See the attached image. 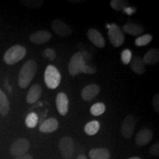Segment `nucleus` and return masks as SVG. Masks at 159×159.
Returning a JSON list of instances; mask_svg holds the SVG:
<instances>
[{
	"label": "nucleus",
	"instance_id": "nucleus-1",
	"mask_svg": "<svg viewBox=\"0 0 159 159\" xmlns=\"http://www.w3.org/2000/svg\"><path fill=\"white\" fill-rule=\"evenodd\" d=\"M37 71V64L33 60H29L22 66L19 73L18 83L21 89H25L30 85Z\"/></svg>",
	"mask_w": 159,
	"mask_h": 159
},
{
	"label": "nucleus",
	"instance_id": "nucleus-2",
	"mask_svg": "<svg viewBox=\"0 0 159 159\" xmlns=\"http://www.w3.org/2000/svg\"><path fill=\"white\" fill-rule=\"evenodd\" d=\"M27 50L21 45H14L5 52L3 59L7 65H13L25 57Z\"/></svg>",
	"mask_w": 159,
	"mask_h": 159
},
{
	"label": "nucleus",
	"instance_id": "nucleus-3",
	"mask_svg": "<svg viewBox=\"0 0 159 159\" xmlns=\"http://www.w3.org/2000/svg\"><path fill=\"white\" fill-rule=\"evenodd\" d=\"M61 81V75L55 66L49 65L44 72V82L50 89H55L58 87Z\"/></svg>",
	"mask_w": 159,
	"mask_h": 159
},
{
	"label": "nucleus",
	"instance_id": "nucleus-4",
	"mask_svg": "<svg viewBox=\"0 0 159 159\" xmlns=\"http://www.w3.org/2000/svg\"><path fill=\"white\" fill-rule=\"evenodd\" d=\"M86 62V60L84 57L82 52H78L71 57L70 62L69 63V72L71 76H76V75L82 73L83 67Z\"/></svg>",
	"mask_w": 159,
	"mask_h": 159
},
{
	"label": "nucleus",
	"instance_id": "nucleus-5",
	"mask_svg": "<svg viewBox=\"0 0 159 159\" xmlns=\"http://www.w3.org/2000/svg\"><path fill=\"white\" fill-rule=\"evenodd\" d=\"M61 155L64 159H71L74 154V142L69 136L62 137L58 142Z\"/></svg>",
	"mask_w": 159,
	"mask_h": 159
},
{
	"label": "nucleus",
	"instance_id": "nucleus-6",
	"mask_svg": "<svg viewBox=\"0 0 159 159\" xmlns=\"http://www.w3.org/2000/svg\"><path fill=\"white\" fill-rule=\"evenodd\" d=\"M108 37L111 44L114 47H119L125 41V35L122 30L116 24H112L108 30Z\"/></svg>",
	"mask_w": 159,
	"mask_h": 159
},
{
	"label": "nucleus",
	"instance_id": "nucleus-7",
	"mask_svg": "<svg viewBox=\"0 0 159 159\" xmlns=\"http://www.w3.org/2000/svg\"><path fill=\"white\" fill-rule=\"evenodd\" d=\"M30 144L27 139L21 138L16 140L11 144L10 148V152L13 156L19 157L27 154V151L30 150Z\"/></svg>",
	"mask_w": 159,
	"mask_h": 159
},
{
	"label": "nucleus",
	"instance_id": "nucleus-8",
	"mask_svg": "<svg viewBox=\"0 0 159 159\" xmlns=\"http://www.w3.org/2000/svg\"><path fill=\"white\" fill-rule=\"evenodd\" d=\"M136 120L134 116L128 115L123 120L122 127H121V133L125 139H130L134 134L135 127H136Z\"/></svg>",
	"mask_w": 159,
	"mask_h": 159
},
{
	"label": "nucleus",
	"instance_id": "nucleus-9",
	"mask_svg": "<svg viewBox=\"0 0 159 159\" xmlns=\"http://www.w3.org/2000/svg\"><path fill=\"white\" fill-rule=\"evenodd\" d=\"M52 29L60 36H68L72 33L70 26L60 19H55L52 23Z\"/></svg>",
	"mask_w": 159,
	"mask_h": 159
},
{
	"label": "nucleus",
	"instance_id": "nucleus-10",
	"mask_svg": "<svg viewBox=\"0 0 159 159\" xmlns=\"http://www.w3.org/2000/svg\"><path fill=\"white\" fill-rule=\"evenodd\" d=\"M55 102L59 114L66 116L69 111V98L67 95L63 92L59 93L56 97Z\"/></svg>",
	"mask_w": 159,
	"mask_h": 159
},
{
	"label": "nucleus",
	"instance_id": "nucleus-11",
	"mask_svg": "<svg viewBox=\"0 0 159 159\" xmlns=\"http://www.w3.org/2000/svg\"><path fill=\"white\" fill-rule=\"evenodd\" d=\"M100 92V88L98 85L89 84L85 86L81 91V97L85 101H91L94 97H96Z\"/></svg>",
	"mask_w": 159,
	"mask_h": 159
},
{
	"label": "nucleus",
	"instance_id": "nucleus-12",
	"mask_svg": "<svg viewBox=\"0 0 159 159\" xmlns=\"http://www.w3.org/2000/svg\"><path fill=\"white\" fill-rule=\"evenodd\" d=\"M87 36L89 41L99 48H103L105 46L104 38L97 30L94 28L89 29L87 32Z\"/></svg>",
	"mask_w": 159,
	"mask_h": 159
},
{
	"label": "nucleus",
	"instance_id": "nucleus-13",
	"mask_svg": "<svg viewBox=\"0 0 159 159\" xmlns=\"http://www.w3.org/2000/svg\"><path fill=\"white\" fill-rule=\"evenodd\" d=\"M51 33L47 30H39L33 33L30 36V41L35 44H42L50 40Z\"/></svg>",
	"mask_w": 159,
	"mask_h": 159
},
{
	"label": "nucleus",
	"instance_id": "nucleus-14",
	"mask_svg": "<svg viewBox=\"0 0 159 159\" xmlns=\"http://www.w3.org/2000/svg\"><path fill=\"white\" fill-rule=\"evenodd\" d=\"M152 131L148 128L142 129L136 136V144L139 147L148 144L152 139Z\"/></svg>",
	"mask_w": 159,
	"mask_h": 159
},
{
	"label": "nucleus",
	"instance_id": "nucleus-15",
	"mask_svg": "<svg viewBox=\"0 0 159 159\" xmlns=\"http://www.w3.org/2000/svg\"><path fill=\"white\" fill-rule=\"evenodd\" d=\"M42 94V89L39 84H34L29 89L27 95V102L29 104L36 102Z\"/></svg>",
	"mask_w": 159,
	"mask_h": 159
},
{
	"label": "nucleus",
	"instance_id": "nucleus-16",
	"mask_svg": "<svg viewBox=\"0 0 159 159\" xmlns=\"http://www.w3.org/2000/svg\"><path fill=\"white\" fill-rule=\"evenodd\" d=\"M58 128V122L55 118H49L41 123L39 127V130L41 133L49 134L55 131Z\"/></svg>",
	"mask_w": 159,
	"mask_h": 159
},
{
	"label": "nucleus",
	"instance_id": "nucleus-17",
	"mask_svg": "<svg viewBox=\"0 0 159 159\" xmlns=\"http://www.w3.org/2000/svg\"><path fill=\"white\" fill-rule=\"evenodd\" d=\"M122 30L125 33H128L129 35H134V36H138V35L142 34L145 29L143 26L138 25V24L129 22L125 24L123 26Z\"/></svg>",
	"mask_w": 159,
	"mask_h": 159
},
{
	"label": "nucleus",
	"instance_id": "nucleus-18",
	"mask_svg": "<svg viewBox=\"0 0 159 159\" xmlns=\"http://www.w3.org/2000/svg\"><path fill=\"white\" fill-rule=\"evenodd\" d=\"M130 68L135 73L138 75H143L145 72V64L142 57L135 56L131 59L130 62Z\"/></svg>",
	"mask_w": 159,
	"mask_h": 159
},
{
	"label": "nucleus",
	"instance_id": "nucleus-19",
	"mask_svg": "<svg viewBox=\"0 0 159 159\" xmlns=\"http://www.w3.org/2000/svg\"><path fill=\"white\" fill-rule=\"evenodd\" d=\"M145 65H154L159 61V51L158 49H150L147 52L143 57Z\"/></svg>",
	"mask_w": 159,
	"mask_h": 159
},
{
	"label": "nucleus",
	"instance_id": "nucleus-20",
	"mask_svg": "<svg viewBox=\"0 0 159 159\" xmlns=\"http://www.w3.org/2000/svg\"><path fill=\"white\" fill-rule=\"evenodd\" d=\"M89 156L91 159H109L110 152L105 148H94L89 151Z\"/></svg>",
	"mask_w": 159,
	"mask_h": 159
},
{
	"label": "nucleus",
	"instance_id": "nucleus-21",
	"mask_svg": "<svg viewBox=\"0 0 159 159\" xmlns=\"http://www.w3.org/2000/svg\"><path fill=\"white\" fill-rule=\"evenodd\" d=\"M10 104L8 99L2 91L0 89V114L6 116L9 113Z\"/></svg>",
	"mask_w": 159,
	"mask_h": 159
},
{
	"label": "nucleus",
	"instance_id": "nucleus-22",
	"mask_svg": "<svg viewBox=\"0 0 159 159\" xmlns=\"http://www.w3.org/2000/svg\"><path fill=\"white\" fill-rule=\"evenodd\" d=\"M100 128V124L98 121L93 120L87 123L84 127V131L89 136H94L97 134Z\"/></svg>",
	"mask_w": 159,
	"mask_h": 159
},
{
	"label": "nucleus",
	"instance_id": "nucleus-23",
	"mask_svg": "<svg viewBox=\"0 0 159 159\" xmlns=\"http://www.w3.org/2000/svg\"><path fill=\"white\" fill-rule=\"evenodd\" d=\"M105 111V105L102 102H97L91 107L90 113L93 116H97L103 114Z\"/></svg>",
	"mask_w": 159,
	"mask_h": 159
},
{
	"label": "nucleus",
	"instance_id": "nucleus-24",
	"mask_svg": "<svg viewBox=\"0 0 159 159\" xmlns=\"http://www.w3.org/2000/svg\"><path fill=\"white\" fill-rule=\"evenodd\" d=\"M39 122V117L35 113H30L27 115L25 119V125H27V128H34L36 127Z\"/></svg>",
	"mask_w": 159,
	"mask_h": 159
},
{
	"label": "nucleus",
	"instance_id": "nucleus-25",
	"mask_svg": "<svg viewBox=\"0 0 159 159\" xmlns=\"http://www.w3.org/2000/svg\"><path fill=\"white\" fill-rule=\"evenodd\" d=\"M152 40V36L150 34H145L137 38L135 41V44L137 47H144L150 43Z\"/></svg>",
	"mask_w": 159,
	"mask_h": 159
},
{
	"label": "nucleus",
	"instance_id": "nucleus-26",
	"mask_svg": "<svg viewBox=\"0 0 159 159\" xmlns=\"http://www.w3.org/2000/svg\"><path fill=\"white\" fill-rule=\"evenodd\" d=\"M128 5V2L124 0H112L110 2L111 7L116 11H123L126 8Z\"/></svg>",
	"mask_w": 159,
	"mask_h": 159
},
{
	"label": "nucleus",
	"instance_id": "nucleus-27",
	"mask_svg": "<svg viewBox=\"0 0 159 159\" xmlns=\"http://www.w3.org/2000/svg\"><path fill=\"white\" fill-rule=\"evenodd\" d=\"M131 59H132V52L130 49H124L121 53V60L124 65H128L130 63Z\"/></svg>",
	"mask_w": 159,
	"mask_h": 159
},
{
	"label": "nucleus",
	"instance_id": "nucleus-28",
	"mask_svg": "<svg viewBox=\"0 0 159 159\" xmlns=\"http://www.w3.org/2000/svg\"><path fill=\"white\" fill-rule=\"evenodd\" d=\"M21 4L27 6L29 8H38L41 7L43 4V2L41 0H36V1H21Z\"/></svg>",
	"mask_w": 159,
	"mask_h": 159
},
{
	"label": "nucleus",
	"instance_id": "nucleus-29",
	"mask_svg": "<svg viewBox=\"0 0 159 159\" xmlns=\"http://www.w3.org/2000/svg\"><path fill=\"white\" fill-rule=\"evenodd\" d=\"M43 57H46L49 60V61H54L56 57V52L52 48H47L42 53Z\"/></svg>",
	"mask_w": 159,
	"mask_h": 159
},
{
	"label": "nucleus",
	"instance_id": "nucleus-30",
	"mask_svg": "<svg viewBox=\"0 0 159 159\" xmlns=\"http://www.w3.org/2000/svg\"><path fill=\"white\" fill-rule=\"evenodd\" d=\"M97 69L94 66L90 65L85 64V66L83 67L82 73H85V74H89V75H93L94 73H96Z\"/></svg>",
	"mask_w": 159,
	"mask_h": 159
},
{
	"label": "nucleus",
	"instance_id": "nucleus-31",
	"mask_svg": "<svg viewBox=\"0 0 159 159\" xmlns=\"http://www.w3.org/2000/svg\"><path fill=\"white\" fill-rule=\"evenodd\" d=\"M150 153L154 156H159V144L158 142L152 145V147L150 149Z\"/></svg>",
	"mask_w": 159,
	"mask_h": 159
},
{
	"label": "nucleus",
	"instance_id": "nucleus-32",
	"mask_svg": "<svg viewBox=\"0 0 159 159\" xmlns=\"http://www.w3.org/2000/svg\"><path fill=\"white\" fill-rule=\"evenodd\" d=\"M152 105H153L155 111H156L157 113H158L159 112V94H158V93H157L156 94H155L153 99H152Z\"/></svg>",
	"mask_w": 159,
	"mask_h": 159
},
{
	"label": "nucleus",
	"instance_id": "nucleus-33",
	"mask_svg": "<svg viewBox=\"0 0 159 159\" xmlns=\"http://www.w3.org/2000/svg\"><path fill=\"white\" fill-rule=\"evenodd\" d=\"M15 159H33V157L29 154H25L23 156L16 157Z\"/></svg>",
	"mask_w": 159,
	"mask_h": 159
},
{
	"label": "nucleus",
	"instance_id": "nucleus-34",
	"mask_svg": "<svg viewBox=\"0 0 159 159\" xmlns=\"http://www.w3.org/2000/svg\"><path fill=\"white\" fill-rule=\"evenodd\" d=\"M77 159H88V158H87V157L85 156V155L81 154V155H80V156H78V157H77Z\"/></svg>",
	"mask_w": 159,
	"mask_h": 159
},
{
	"label": "nucleus",
	"instance_id": "nucleus-35",
	"mask_svg": "<svg viewBox=\"0 0 159 159\" xmlns=\"http://www.w3.org/2000/svg\"><path fill=\"white\" fill-rule=\"evenodd\" d=\"M128 159H141L139 157H132V158H130Z\"/></svg>",
	"mask_w": 159,
	"mask_h": 159
}]
</instances>
